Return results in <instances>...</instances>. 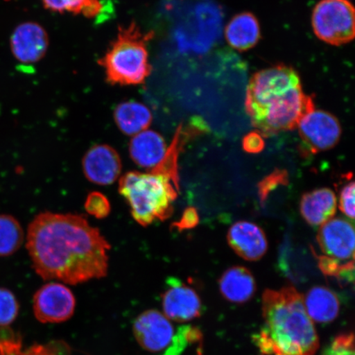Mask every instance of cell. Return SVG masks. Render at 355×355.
<instances>
[{"label":"cell","mask_w":355,"mask_h":355,"mask_svg":"<svg viewBox=\"0 0 355 355\" xmlns=\"http://www.w3.org/2000/svg\"><path fill=\"white\" fill-rule=\"evenodd\" d=\"M26 248L44 281L78 285L108 272L110 243L83 216L41 213L29 225Z\"/></svg>","instance_id":"6da1fadb"},{"label":"cell","mask_w":355,"mask_h":355,"mask_svg":"<svg viewBox=\"0 0 355 355\" xmlns=\"http://www.w3.org/2000/svg\"><path fill=\"white\" fill-rule=\"evenodd\" d=\"M245 109L257 132L268 137L295 130L304 115L315 107L298 73L291 67L276 65L252 77Z\"/></svg>","instance_id":"7a4b0ae2"},{"label":"cell","mask_w":355,"mask_h":355,"mask_svg":"<svg viewBox=\"0 0 355 355\" xmlns=\"http://www.w3.org/2000/svg\"><path fill=\"white\" fill-rule=\"evenodd\" d=\"M264 324L254 336L263 355H315L319 339L304 298L294 287L266 290L263 295Z\"/></svg>","instance_id":"3957f363"},{"label":"cell","mask_w":355,"mask_h":355,"mask_svg":"<svg viewBox=\"0 0 355 355\" xmlns=\"http://www.w3.org/2000/svg\"><path fill=\"white\" fill-rule=\"evenodd\" d=\"M179 189V182L152 171L128 172L119 185V193L130 205L133 219L144 227L171 216Z\"/></svg>","instance_id":"277c9868"},{"label":"cell","mask_w":355,"mask_h":355,"mask_svg":"<svg viewBox=\"0 0 355 355\" xmlns=\"http://www.w3.org/2000/svg\"><path fill=\"white\" fill-rule=\"evenodd\" d=\"M153 33H145L136 22L119 26L116 37L98 60L111 85L137 86L150 76L148 42Z\"/></svg>","instance_id":"5b68a950"},{"label":"cell","mask_w":355,"mask_h":355,"mask_svg":"<svg viewBox=\"0 0 355 355\" xmlns=\"http://www.w3.org/2000/svg\"><path fill=\"white\" fill-rule=\"evenodd\" d=\"M132 331L141 348L152 353L164 352L162 355H181L189 344L201 338L197 328H175L170 319L155 309L141 313L133 322Z\"/></svg>","instance_id":"8992f818"},{"label":"cell","mask_w":355,"mask_h":355,"mask_svg":"<svg viewBox=\"0 0 355 355\" xmlns=\"http://www.w3.org/2000/svg\"><path fill=\"white\" fill-rule=\"evenodd\" d=\"M354 21V8L349 0H321L313 11L315 35L332 46H341L352 41Z\"/></svg>","instance_id":"52a82bcc"},{"label":"cell","mask_w":355,"mask_h":355,"mask_svg":"<svg viewBox=\"0 0 355 355\" xmlns=\"http://www.w3.org/2000/svg\"><path fill=\"white\" fill-rule=\"evenodd\" d=\"M354 229L349 221L332 218L321 225L317 241L327 257L348 272H354Z\"/></svg>","instance_id":"ba28073f"},{"label":"cell","mask_w":355,"mask_h":355,"mask_svg":"<svg viewBox=\"0 0 355 355\" xmlns=\"http://www.w3.org/2000/svg\"><path fill=\"white\" fill-rule=\"evenodd\" d=\"M297 128L303 152L307 154H317L334 148L341 136L338 119L323 110L309 111L300 119Z\"/></svg>","instance_id":"9c48e42d"},{"label":"cell","mask_w":355,"mask_h":355,"mask_svg":"<svg viewBox=\"0 0 355 355\" xmlns=\"http://www.w3.org/2000/svg\"><path fill=\"white\" fill-rule=\"evenodd\" d=\"M76 300L70 288L63 284H46L35 292L33 312L42 323H60L73 317Z\"/></svg>","instance_id":"30bf717a"},{"label":"cell","mask_w":355,"mask_h":355,"mask_svg":"<svg viewBox=\"0 0 355 355\" xmlns=\"http://www.w3.org/2000/svg\"><path fill=\"white\" fill-rule=\"evenodd\" d=\"M10 43L15 60L21 64H35L46 55L49 35L37 22L25 21L13 30Z\"/></svg>","instance_id":"8fae6325"},{"label":"cell","mask_w":355,"mask_h":355,"mask_svg":"<svg viewBox=\"0 0 355 355\" xmlns=\"http://www.w3.org/2000/svg\"><path fill=\"white\" fill-rule=\"evenodd\" d=\"M162 296L164 315L171 321L188 322L201 315L202 301L193 288L180 279H171Z\"/></svg>","instance_id":"7c38bea8"},{"label":"cell","mask_w":355,"mask_h":355,"mask_svg":"<svg viewBox=\"0 0 355 355\" xmlns=\"http://www.w3.org/2000/svg\"><path fill=\"white\" fill-rule=\"evenodd\" d=\"M84 175L93 184L110 185L117 180L122 171L117 150L106 144L92 146L83 159Z\"/></svg>","instance_id":"4fadbf2b"},{"label":"cell","mask_w":355,"mask_h":355,"mask_svg":"<svg viewBox=\"0 0 355 355\" xmlns=\"http://www.w3.org/2000/svg\"><path fill=\"white\" fill-rule=\"evenodd\" d=\"M227 239L232 250L247 261L259 260L268 251V239L263 229L250 221L234 223L229 230Z\"/></svg>","instance_id":"5bb4252c"},{"label":"cell","mask_w":355,"mask_h":355,"mask_svg":"<svg viewBox=\"0 0 355 355\" xmlns=\"http://www.w3.org/2000/svg\"><path fill=\"white\" fill-rule=\"evenodd\" d=\"M167 150L164 137L153 130H145L133 136L130 144L132 161L137 166L148 170H153L163 161Z\"/></svg>","instance_id":"9a60e30c"},{"label":"cell","mask_w":355,"mask_h":355,"mask_svg":"<svg viewBox=\"0 0 355 355\" xmlns=\"http://www.w3.org/2000/svg\"><path fill=\"white\" fill-rule=\"evenodd\" d=\"M302 216L308 224L319 226L332 219L337 209V198L330 189L323 188L306 193L300 201Z\"/></svg>","instance_id":"2e32d148"},{"label":"cell","mask_w":355,"mask_h":355,"mask_svg":"<svg viewBox=\"0 0 355 355\" xmlns=\"http://www.w3.org/2000/svg\"><path fill=\"white\" fill-rule=\"evenodd\" d=\"M219 287L226 300L234 304H244L254 295L256 282L250 270L244 266H232L222 275Z\"/></svg>","instance_id":"e0dca14e"},{"label":"cell","mask_w":355,"mask_h":355,"mask_svg":"<svg viewBox=\"0 0 355 355\" xmlns=\"http://www.w3.org/2000/svg\"><path fill=\"white\" fill-rule=\"evenodd\" d=\"M225 35L226 41L235 50H250L256 46L261 37L259 22L252 13H239L226 26Z\"/></svg>","instance_id":"ac0fdd59"},{"label":"cell","mask_w":355,"mask_h":355,"mask_svg":"<svg viewBox=\"0 0 355 355\" xmlns=\"http://www.w3.org/2000/svg\"><path fill=\"white\" fill-rule=\"evenodd\" d=\"M114 119L119 130L133 137L148 130L153 122V114L146 105L127 101L121 102L114 109Z\"/></svg>","instance_id":"d6986e66"},{"label":"cell","mask_w":355,"mask_h":355,"mask_svg":"<svg viewBox=\"0 0 355 355\" xmlns=\"http://www.w3.org/2000/svg\"><path fill=\"white\" fill-rule=\"evenodd\" d=\"M306 311L313 322L329 323L335 320L340 312L338 297L325 286H314L304 298Z\"/></svg>","instance_id":"ffe728a7"},{"label":"cell","mask_w":355,"mask_h":355,"mask_svg":"<svg viewBox=\"0 0 355 355\" xmlns=\"http://www.w3.org/2000/svg\"><path fill=\"white\" fill-rule=\"evenodd\" d=\"M24 239V230L19 220L10 215H0V257L15 254Z\"/></svg>","instance_id":"44dd1931"},{"label":"cell","mask_w":355,"mask_h":355,"mask_svg":"<svg viewBox=\"0 0 355 355\" xmlns=\"http://www.w3.org/2000/svg\"><path fill=\"white\" fill-rule=\"evenodd\" d=\"M46 10L59 13H72L92 19L103 8L100 0H42Z\"/></svg>","instance_id":"7402d4cb"},{"label":"cell","mask_w":355,"mask_h":355,"mask_svg":"<svg viewBox=\"0 0 355 355\" xmlns=\"http://www.w3.org/2000/svg\"><path fill=\"white\" fill-rule=\"evenodd\" d=\"M19 304L16 296L8 288L0 287V327H8L16 320Z\"/></svg>","instance_id":"603a6c76"},{"label":"cell","mask_w":355,"mask_h":355,"mask_svg":"<svg viewBox=\"0 0 355 355\" xmlns=\"http://www.w3.org/2000/svg\"><path fill=\"white\" fill-rule=\"evenodd\" d=\"M288 184V174L286 171L277 168V170L270 173V175L261 180L257 185L261 202L265 203L270 193L279 188V186L287 185Z\"/></svg>","instance_id":"cb8c5ba5"},{"label":"cell","mask_w":355,"mask_h":355,"mask_svg":"<svg viewBox=\"0 0 355 355\" xmlns=\"http://www.w3.org/2000/svg\"><path fill=\"white\" fill-rule=\"evenodd\" d=\"M85 209L88 214L97 219H104L110 215V203L107 198L99 192L88 194L85 202Z\"/></svg>","instance_id":"d4e9b609"},{"label":"cell","mask_w":355,"mask_h":355,"mask_svg":"<svg viewBox=\"0 0 355 355\" xmlns=\"http://www.w3.org/2000/svg\"><path fill=\"white\" fill-rule=\"evenodd\" d=\"M325 355H354V336L352 332L343 333L327 348Z\"/></svg>","instance_id":"484cf974"},{"label":"cell","mask_w":355,"mask_h":355,"mask_svg":"<svg viewBox=\"0 0 355 355\" xmlns=\"http://www.w3.org/2000/svg\"><path fill=\"white\" fill-rule=\"evenodd\" d=\"M354 185L352 175L349 177L347 183L341 189L339 200L340 211L352 220L354 218Z\"/></svg>","instance_id":"4316f807"},{"label":"cell","mask_w":355,"mask_h":355,"mask_svg":"<svg viewBox=\"0 0 355 355\" xmlns=\"http://www.w3.org/2000/svg\"><path fill=\"white\" fill-rule=\"evenodd\" d=\"M198 222L199 216L196 208L190 207L186 208L180 220L175 222L172 226L181 232V230L194 228L198 225Z\"/></svg>","instance_id":"83f0119b"},{"label":"cell","mask_w":355,"mask_h":355,"mask_svg":"<svg viewBox=\"0 0 355 355\" xmlns=\"http://www.w3.org/2000/svg\"><path fill=\"white\" fill-rule=\"evenodd\" d=\"M263 135L259 132H252L243 137V148L248 153H259L264 149Z\"/></svg>","instance_id":"f1b7e54d"}]
</instances>
